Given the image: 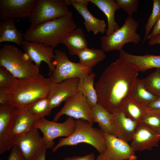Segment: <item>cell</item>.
Returning a JSON list of instances; mask_svg holds the SVG:
<instances>
[{"mask_svg":"<svg viewBox=\"0 0 160 160\" xmlns=\"http://www.w3.org/2000/svg\"><path fill=\"white\" fill-rule=\"evenodd\" d=\"M148 44L153 45L156 44H160V34L155 36L149 39Z\"/></svg>","mask_w":160,"mask_h":160,"instance_id":"obj_41","label":"cell"},{"mask_svg":"<svg viewBox=\"0 0 160 160\" xmlns=\"http://www.w3.org/2000/svg\"><path fill=\"white\" fill-rule=\"evenodd\" d=\"M24 52L34 64L40 67L42 62L47 65L50 72L55 67L52 64L54 56V48L43 44L24 40L21 46Z\"/></svg>","mask_w":160,"mask_h":160,"instance_id":"obj_14","label":"cell"},{"mask_svg":"<svg viewBox=\"0 0 160 160\" xmlns=\"http://www.w3.org/2000/svg\"><path fill=\"white\" fill-rule=\"evenodd\" d=\"M159 34H160V18L153 27L151 32L148 36L147 39H149L152 38Z\"/></svg>","mask_w":160,"mask_h":160,"instance_id":"obj_39","label":"cell"},{"mask_svg":"<svg viewBox=\"0 0 160 160\" xmlns=\"http://www.w3.org/2000/svg\"><path fill=\"white\" fill-rule=\"evenodd\" d=\"M139 123L160 133V110L148 109Z\"/></svg>","mask_w":160,"mask_h":160,"instance_id":"obj_32","label":"cell"},{"mask_svg":"<svg viewBox=\"0 0 160 160\" xmlns=\"http://www.w3.org/2000/svg\"><path fill=\"white\" fill-rule=\"evenodd\" d=\"M141 81L149 92L157 97L160 96V68H156L155 71Z\"/></svg>","mask_w":160,"mask_h":160,"instance_id":"obj_31","label":"cell"},{"mask_svg":"<svg viewBox=\"0 0 160 160\" xmlns=\"http://www.w3.org/2000/svg\"><path fill=\"white\" fill-rule=\"evenodd\" d=\"M80 78L65 79L60 83L53 82L48 96L51 109L59 106L62 103L78 91Z\"/></svg>","mask_w":160,"mask_h":160,"instance_id":"obj_15","label":"cell"},{"mask_svg":"<svg viewBox=\"0 0 160 160\" xmlns=\"http://www.w3.org/2000/svg\"><path fill=\"white\" fill-rule=\"evenodd\" d=\"M138 72L120 57L111 63L95 84L97 103L112 114L121 110L122 103L130 97Z\"/></svg>","mask_w":160,"mask_h":160,"instance_id":"obj_1","label":"cell"},{"mask_svg":"<svg viewBox=\"0 0 160 160\" xmlns=\"http://www.w3.org/2000/svg\"><path fill=\"white\" fill-rule=\"evenodd\" d=\"M38 119L24 107L17 108L10 121V135L12 138L36 129V124Z\"/></svg>","mask_w":160,"mask_h":160,"instance_id":"obj_16","label":"cell"},{"mask_svg":"<svg viewBox=\"0 0 160 160\" xmlns=\"http://www.w3.org/2000/svg\"><path fill=\"white\" fill-rule=\"evenodd\" d=\"M96 74L92 72L83 78L80 79L78 85V91L87 98L91 108L97 103V97L95 86L94 79Z\"/></svg>","mask_w":160,"mask_h":160,"instance_id":"obj_26","label":"cell"},{"mask_svg":"<svg viewBox=\"0 0 160 160\" xmlns=\"http://www.w3.org/2000/svg\"><path fill=\"white\" fill-rule=\"evenodd\" d=\"M73 13L30 26L23 34L24 40L43 44L54 49L63 38L76 28Z\"/></svg>","mask_w":160,"mask_h":160,"instance_id":"obj_2","label":"cell"},{"mask_svg":"<svg viewBox=\"0 0 160 160\" xmlns=\"http://www.w3.org/2000/svg\"><path fill=\"white\" fill-rule=\"evenodd\" d=\"M52 63L55 68L49 77L55 83L61 82L72 78L82 79L92 72V68L71 61L65 52L58 49L54 51Z\"/></svg>","mask_w":160,"mask_h":160,"instance_id":"obj_7","label":"cell"},{"mask_svg":"<svg viewBox=\"0 0 160 160\" xmlns=\"http://www.w3.org/2000/svg\"><path fill=\"white\" fill-rule=\"evenodd\" d=\"M119 9L124 10L128 15H132L137 10L138 0H115Z\"/></svg>","mask_w":160,"mask_h":160,"instance_id":"obj_35","label":"cell"},{"mask_svg":"<svg viewBox=\"0 0 160 160\" xmlns=\"http://www.w3.org/2000/svg\"><path fill=\"white\" fill-rule=\"evenodd\" d=\"M8 89L0 88V105H3L9 103V96L7 93Z\"/></svg>","mask_w":160,"mask_h":160,"instance_id":"obj_38","label":"cell"},{"mask_svg":"<svg viewBox=\"0 0 160 160\" xmlns=\"http://www.w3.org/2000/svg\"><path fill=\"white\" fill-rule=\"evenodd\" d=\"M38 119L44 118L50 113L51 109L48 96L34 102L24 107Z\"/></svg>","mask_w":160,"mask_h":160,"instance_id":"obj_30","label":"cell"},{"mask_svg":"<svg viewBox=\"0 0 160 160\" xmlns=\"http://www.w3.org/2000/svg\"><path fill=\"white\" fill-rule=\"evenodd\" d=\"M123 160H137V159H124Z\"/></svg>","mask_w":160,"mask_h":160,"instance_id":"obj_43","label":"cell"},{"mask_svg":"<svg viewBox=\"0 0 160 160\" xmlns=\"http://www.w3.org/2000/svg\"><path fill=\"white\" fill-rule=\"evenodd\" d=\"M105 14L107 20L108 27L105 36H109L120 27L115 19L116 11L119 9L114 0H89Z\"/></svg>","mask_w":160,"mask_h":160,"instance_id":"obj_23","label":"cell"},{"mask_svg":"<svg viewBox=\"0 0 160 160\" xmlns=\"http://www.w3.org/2000/svg\"><path fill=\"white\" fill-rule=\"evenodd\" d=\"M147 106L151 109L160 110V96L158 97L155 100L148 104Z\"/></svg>","mask_w":160,"mask_h":160,"instance_id":"obj_40","label":"cell"},{"mask_svg":"<svg viewBox=\"0 0 160 160\" xmlns=\"http://www.w3.org/2000/svg\"><path fill=\"white\" fill-rule=\"evenodd\" d=\"M138 26V23L132 16H128L123 25L112 34L100 37L102 49L105 52L120 51L126 43L138 44L141 40L140 36L136 32Z\"/></svg>","mask_w":160,"mask_h":160,"instance_id":"obj_6","label":"cell"},{"mask_svg":"<svg viewBox=\"0 0 160 160\" xmlns=\"http://www.w3.org/2000/svg\"><path fill=\"white\" fill-rule=\"evenodd\" d=\"M47 149L45 147L34 160H46Z\"/></svg>","mask_w":160,"mask_h":160,"instance_id":"obj_42","label":"cell"},{"mask_svg":"<svg viewBox=\"0 0 160 160\" xmlns=\"http://www.w3.org/2000/svg\"><path fill=\"white\" fill-rule=\"evenodd\" d=\"M84 143L94 147L99 153H103L106 148L104 133L101 129L93 127L90 122L82 119L76 120V127L69 136L60 139L52 148L53 153L64 146H75Z\"/></svg>","mask_w":160,"mask_h":160,"instance_id":"obj_5","label":"cell"},{"mask_svg":"<svg viewBox=\"0 0 160 160\" xmlns=\"http://www.w3.org/2000/svg\"><path fill=\"white\" fill-rule=\"evenodd\" d=\"M36 0H0V19L4 20L28 17Z\"/></svg>","mask_w":160,"mask_h":160,"instance_id":"obj_13","label":"cell"},{"mask_svg":"<svg viewBox=\"0 0 160 160\" xmlns=\"http://www.w3.org/2000/svg\"><path fill=\"white\" fill-rule=\"evenodd\" d=\"M160 140V133L139 123L130 145L135 152L150 150L158 146Z\"/></svg>","mask_w":160,"mask_h":160,"instance_id":"obj_17","label":"cell"},{"mask_svg":"<svg viewBox=\"0 0 160 160\" xmlns=\"http://www.w3.org/2000/svg\"><path fill=\"white\" fill-rule=\"evenodd\" d=\"M24 40L23 34L16 28L14 19L1 20L0 22V42H10L22 46Z\"/></svg>","mask_w":160,"mask_h":160,"instance_id":"obj_25","label":"cell"},{"mask_svg":"<svg viewBox=\"0 0 160 160\" xmlns=\"http://www.w3.org/2000/svg\"><path fill=\"white\" fill-rule=\"evenodd\" d=\"M104 132L106 141V149L103 153H99L96 160L137 159L135 152L128 142L114 135Z\"/></svg>","mask_w":160,"mask_h":160,"instance_id":"obj_11","label":"cell"},{"mask_svg":"<svg viewBox=\"0 0 160 160\" xmlns=\"http://www.w3.org/2000/svg\"><path fill=\"white\" fill-rule=\"evenodd\" d=\"M68 6H72L82 16L84 24L88 32L92 31L95 35L106 32V24L103 20L99 19L92 15L89 10L87 5L89 0H65Z\"/></svg>","mask_w":160,"mask_h":160,"instance_id":"obj_18","label":"cell"},{"mask_svg":"<svg viewBox=\"0 0 160 160\" xmlns=\"http://www.w3.org/2000/svg\"><path fill=\"white\" fill-rule=\"evenodd\" d=\"M71 12L65 0H36L28 19L30 26L65 16Z\"/></svg>","mask_w":160,"mask_h":160,"instance_id":"obj_8","label":"cell"},{"mask_svg":"<svg viewBox=\"0 0 160 160\" xmlns=\"http://www.w3.org/2000/svg\"><path fill=\"white\" fill-rule=\"evenodd\" d=\"M144 87L141 79H137L132 89L130 97L135 101L147 106L158 97Z\"/></svg>","mask_w":160,"mask_h":160,"instance_id":"obj_29","label":"cell"},{"mask_svg":"<svg viewBox=\"0 0 160 160\" xmlns=\"http://www.w3.org/2000/svg\"><path fill=\"white\" fill-rule=\"evenodd\" d=\"M53 82L40 73L31 78L17 79L7 91L9 103L16 108L24 107L46 97Z\"/></svg>","mask_w":160,"mask_h":160,"instance_id":"obj_3","label":"cell"},{"mask_svg":"<svg viewBox=\"0 0 160 160\" xmlns=\"http://www.w3.org/2000/svg\"><path fill=\"white\" fill-rule=\"evenodd\" d=\"M8 160H25L19 149L15 145L12 147Z\"/></svg>","mask_w":160,"mask_h":160,"instance_id":"obj_36","label":"cell"},{"mask_svg":"<svg viewBox=\"0 0 160 160\" xmlns=\"http://www.w3.org/2000/svg\"><path fill=\"white\" fill-rule=\"evenodd\" d=\"M16 108L9 103L0 105V154L9 150L14 145L12 138L9 133V129L11 118Z\"/></svg>","mask_w":160,"mask_h":160,"instance_id":"obj_19","label":"cell"},{"mask_svg":"<svg viewBox=\"0 0 160 160\" xmlns=\"http://www.w3.org/2000/svg\"><path fill=\"white\" fill-rule=\"evenodd\" d=\"M152 1V10L145 25V33L142 43L145 42L151 29L160 18V0H153Z\"/></svg>","mask_w":160,"mask_h":160,"instance_id":"obj_33","label":"cell"},{"mask_svg":"<svg viewBox=\"0 0 160 160\" xmlns=\"http://www.w3.org/2000/svg\"><path fill=\"white\" fill-rule=\"evenodd\" d=\"M148 108L146 105L141 104L130 97L122 104V110L129 118L139 123L146 112Z\"/></svg>","mask_w":160,"mask_h":160,"instance_id":"obj_27","label":"cell"},{"mask_svg":"<svg viewBox=\"0 0 160 160\" xmlns=\"http://www.w3.org/2000/svg\"><path fill=\"white\" fill-rule=\"evenodd\" d=\"M36 127L42 132L46 148H53L55 138L61 137H67L73 133L76 128V120L68 117L64 122L59 123L49 121L44 118L38 119Z\"/></svg>","mask_w":160,"mask_h":160,"instance_id":"obj_9","label":"cell"},{"mask_svg":"<svg viewBox=\"0 0 160 160\" xmlns=\"http://www.w3.org/2000/svg\"><path fill=\"white\" fill-rule=\"evenodd\" d=\"M0 66L18 79L31 78L39 73V67L24 52L12 44H4L0 49Z\"/></svg>","mask_w":160,"mask_h":160,"instance_id":"obj_4","label":"cell"},{"mask_svg":"<svg viewBox=\"0 0 160 160\" xmlns=\"http://www.w3.org/2000/svg\"><path fill=\"white\" fill-rule=\"evenodd\" d=\"M93 123L97 122L104 132L116 137L113 114L97 103L91 108Z\"/></svg>","mask_w":160,"mask_h":160,"instance_id":"obj_22","label":"cell"},{"mask_svg":"<svg viewBox=\"0 0 160 160\" xmlns=\"http://www.w3.org/2000/svg\"><path fill=\"white\" fill-rule=\"evenodd\" d=\"M119 57L131 64L138 72H144L153 68H160V55H137L128 53L122 49L119 51Z\"/></svg>","mask_w":160,"mask_h":160,"instance_id":"obj_20","label":"cell"},{"mask_svg":"<svg viewBox=\"0 0 160 160\" xmlns=\"http://www.w3.org/2000/svg\"><path fill=\"white\" fill-rule=\"evenodd\" d=\"M64 102V106L55 115L53 121L57 122L61 116L65 115L74 119L87 120L93 125L91 107L81 92L77 91Z\"/></svg>","mask_w":160,"mask_h":160,"instance_id":"obj_10","label":"cell"},{"mask_svg":"<svg viewBox=\"0 0 160 160\" xmlns=\"http://www.w3.org/2000/svg\"><path fill=\"white\" fill-rule=\"evenodd\" d=\"M113 115L116 137L128 143L131 141L138 123L128 117L122 110Z\"/></svg>","mask_w":160,"mask_h":160,"instance_id":"obj_21","label":"cell"},{"mask_svg":"<svg viewBox=\"0 0 160 160\" xmlns=\"http://www.w3.org/2000/svg\"><path fill=\"white\" fill-rule=\"evenodd\" d=\"M63 160H96V159L95 154L91 153L84 156L67 157Z\"/></svg>","mask_w":160,"mask_h":160,"instance_id":"obj_37","label":"cell"},{"mask_svg":"<svg viewBox=\"0 0 160 160\" xmlns=\"http://www.w3.org/2000/svg\"><path fill=\"white\" fill-rule=\"evenodd\" d=\"M17 79L5 68L0 66V88L9 89Z\"/></svg>","mask_w":160,"mask_h":160,"instance_id":"obj_34","label":"cell"},{"mask_svg":"<svg viewBox=\"0 0 160 160\" xmlns=\"http://www.w3.org/2000/svg\"><path fill=\"white\" fill-rule=\"evenodd\" d=\"M77 55L79 63L82 65L92 68L105 57L104 51L102 49L88 47L78 53Z\"/></svg>","mask_w":160,"mask_h":160,"instance_id":"obj_28","label":"cell"},{"mask_svg":"<svg viewBox=\"0 0 160 160\" xmlns=\"http://www.w3.org/2000/svg\"><path fill=\"white\" fill-rule=\"evenodd\" d=\"M61 43L68 48L69 54L77 55L79 52L88 48V43L83 30L76 28L65 36Z\"/></svg>","mask_w":160,"mask_h":160,"instance_id":"obj_24","label":"cell"},{"mask_svg":"<svg viewBox=\"0 0 160 160\" xmlns=\"http://www.w3.org/2000/svg\"><path fill=\"white\" fill-rule=\"evenodd\" d=\"M38 130L36 128L12 138L14 144L18 147L25 160H34L46 147Z\"/></svg>","mask_w":160,"mask_h":160,"instance_id":"obj_12","label":"cell"}]
</instances>
